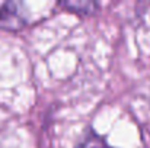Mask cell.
<instances>
[{
  "instance_id": "6da1fadb",
  "label": "cell",
  "mask_w": 150,
  "mask_h": 148,
  "mask_svg": "<svg viewBox=\"0 0 150 148\" xmlns=\"http://www.w3.org/2000/svg\"><path fill=\"white\" fill-rule=\"evenodd\" d=\"M25 25L23 13L21 12V4L4 3L0 6V28L4 29H19Z\"/></svg>"
},
{
  "instance_id": "7a4b0ae2",
  "label": "cell",
  "mask_w": 150,
  "mask_h": 148,
  "mask_svg": "<svg viewBox=\"0 0 150 148\" xmlns=\"http://www.w3.org/2000/svg\"><path fill=\"white\" fill-rule=\"evenodd\" d=\"M60 6L71 10V12H76V13H82V15H91L96 10L98 7V3L95 1H79V3H71V1H67V3H60Z\"/></svg>"
},
{
  "instance_id": "3957f363",
  "label": "cell",
  "mask_w": 150,
  "mask_h": 148,
  "mask_svg": "<svg viewBox=\"0 0 150 148\" xmlns=\"http://www.w3.org/2000/svg\"><path fill=\"white\" fill-rule=\"evenodd\" d=\"M76 148H112L102 137L96 134H89Z\"/></svg>"
}]
</instances>
